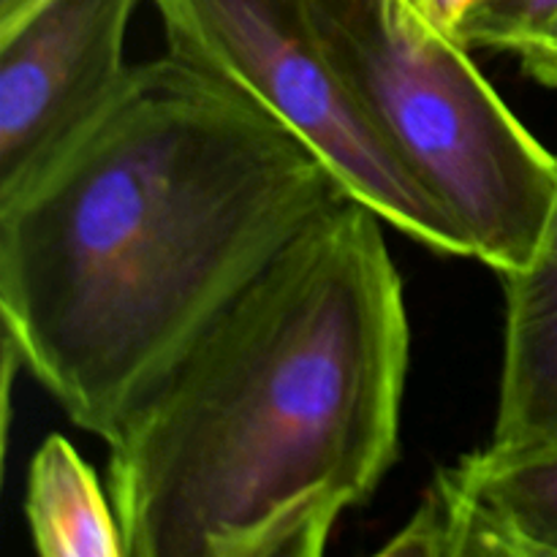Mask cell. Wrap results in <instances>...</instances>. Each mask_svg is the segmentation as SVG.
<instances>
[{
	"label": "cell",
	"instance_id": "8fae6325",
	"mask_svg": "<svg viewBox=\"0 0 557 557\" xmlns=\"http://www.w3.org/2000/svg\"><path fill=\"white\" fill-rule=\"evenodd\" d=\"M403 3L411 5V9L417 11L428 25H433L435 30H444L457 38V27H460V22L471 14V9L479 0H403Z\"/></svg>",
	"mask_w": 557,
	"mask_h": 557
},
{
	"label": "cell",
	"instance_id": "30bf717a",
	"mask_svg": "<svg viewBox=\"0 0 557 557\" xmlns=\"http://www.w3.org/2000/svg\"><path fill=\"white\" fill-rule=\"evenodd\" d=\"M520 63L533 82L557 90V22L528 52L520 54Z\"/></svg>",
	"mask_w": 557,
	"mask_h": 557
},
{
	"label": "cell",
	"instance_id": "277c9868",
	"mask_svg": "<svg viewBox=\"0 0 557 557\" xmlns=\"http://www.w3.org/2000/svg\"><path fill=\"white\" fill-rule=\"evenodd\" d=\"M169 52L221 79L297 136L392 228L441 256L473 245L359 107L315 27L310 0H152Z\"/></svg>",
	"mask_w": 557,
	"mask_h": 557
},
{
	"label": "cell",
	"instance_id": "ba28073f",
	"mask_svg": "<svg viewBox=\"0 0 557 557\" xmlns=\"http://www.w3.org/2000/svg\"><path fill=\"white\" fill-rule=\"evenodd\" d=\"M27 528L44 557H125L117 511L63 435H49L27 471Z\"/></svg>",
	"mask_w": 557,
	"mask_h": 557
},
{
	"label": "cell",
	"instance_id": "7c38bea8",
	"mask_svg": "<svg viewBox=\"0 0 557 557\" xmlns=\"http://www.w3.org/2000/svg\"><path fill=\"white\" fill-rule=\"evenodd\" d=\"M44 0H0V33L11 30L16 22L25 20L30 11H36Z\"/></svg>",
	"mask_w": 557,
	"mask_h": 557
},
{
	"label": "cell",
	"instance_id": "9c48e42d",
	"mask_svg": "<svg viewBox=\"0 0 557 557\" xmlns=\"http://www.w3.org/2000/svg\"><path fill=\"white\" fill-rule=\"evenodd\" d=\"M557 22V0H479L457 27L468 49H504L520 58Z\"/></svg>",
	"mask_w": 557,
	"mask_h": 557
},
{
	"label": "cell",
	"instance_id": "5b68a950",
	"mask_svg": "<svg viewBox=\"0 0 557 557\" xmlns=\"http://www.w3.org/2000/svg\"><path fill=\"white\" fill-rule=\"evenodd\" d=\"M139 0H44L0 33V205L25 194L109 107Z\"/></svg>",
	"mask_w": 557,
	"mask_h": 557
},
{
	"label": "cell",
	"instance_id": "7a4b0ae2",
	"mask_svg": "<svg viewBox=\"0 0 557 557\" xmlns=\"http://www.w3.org/2000/svg\"><path fill=\"white\" fill-rule=\"evenodd\" d=\"M408 359L384 218L346 196L107 441L125 557H319L395 462Z\"/></svg>",
	"mask_w": 557,
	"mask_h": 557
},
{
	"label": "cell",
	"instance_id": "6da1fadb",
	"mask_svg": "<svg viewBox=\"0 0 557 557\" xmlns=\"http://www.w3.org/2000/svg\"><path fill=\"white\" fill-rule=\"evenodd\" d=\"M335 174L177 54L131 65L96 123L0 205L3 341L112 441L212 321L321 215Z\"/></svg>",
	"mask_w": 557,
	"mask_h": 557
},
{
	"label": "cell",
	"instance_id": "8992f818",
	"mask_svg": "<svg viewBox=\"0 0 557 557\" xmlns=\"http://www.w3.org/2000/svg\"><path fill=\"white\" fill-rule=\"evenodd\" d=\"M381 555L557 557V438L493 444L441 468Z\"/></svg>",
	"mask_w": 557,
	"mask_h": 557
},
{
	"label": "cell",
	"instance_id": "52a82bcc",
	"mask_svg": "<svg viewBox=\"0 0 557 557\" xmlns=\"http://www.w3.org/2000/svg\"><path fill=\"white\" fill-rule=\"evenodd\" d=\"M506 294L504 373L493 444L557 438V199L536 256L500 275Z\"/></svg>",
	"mask_w": 557,
	"mask_h": 557
},
{
	"label": "cell",
	"instance_id": "3957f363",
	"mask_svg": "<svg viewBox=\"0 0 557 557\" xmlns=\"http://www.w3.org/2000/svg\"><path fill=\"white\" fill-rule=\"evenodd\" d=\"M337 71L381 139L498 275L536 256L557 156L506 107L468 47L403 0H310Z\"/></svg>",
	"mask_w": 557,
	"mask_h": 557
}]
</instances>
